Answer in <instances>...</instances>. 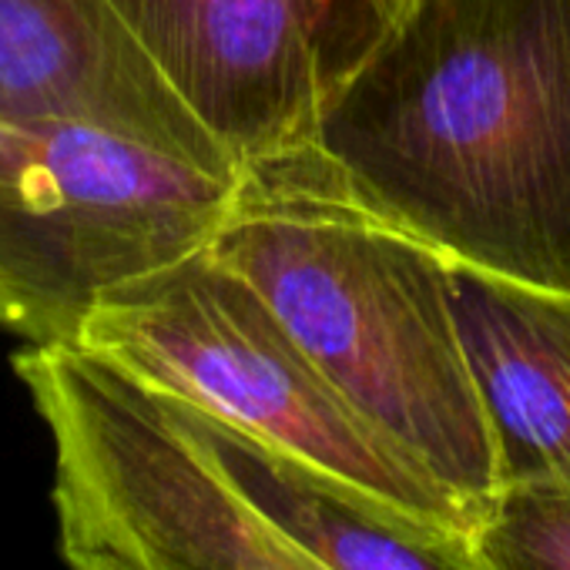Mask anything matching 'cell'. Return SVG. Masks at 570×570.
<instances>
[{"instance_id": "cell-1", "label": "cell", "mask_w": 570, "mask_h": 570, "mask_svg": "<svg viewBox=\"0 0 570 570\" xmlns=\"http://www.w3.org/2000/svg\"><path fill=\"white\" fill-rule=\"evenodd\" d=\"M313 141L450 262L570 293V0H396Z\"/></svg>"}, {"instance_id": "cell-3", "label": "cell", "mask_w": 570, "mask_h": 570, "mask_svg": "<svg viewBox=\"0 0 570 570\" xmlns=\"http://www.w3.org/2000/svg\"><path fill=\"white\" fill-rule=\"evenodd\" d=\"M78 346L289 456L386 523L436 547H466V510L333 386L208 248L111 289Z\"/></svg>"}, {"instance_id": "cell-9", "label": "cell", "mask_w": 570, "mask_h": 570, "mask_svg": "<svg viewBox=\"0 0 570 570\" xmlns=\"http://www.w3.org/2000/svg\"><path fill=\"white\" fill-rule=\"evenodd\" d=\"M466 550L480 570H570V493H503Z\"/></svg>"}, {"instance_id": "cell-8", "label": "cell", "mask_w": 570, "mask_h": 570, "mask_svg": "<svg viewBox=\"0 0 570 570\" xmlns=\"http://www.w3.org/2000/svg\"><path fill=\"white\" fill-rule=\"evenodd\" d=\"M450 296L503 493H570V293L450 262Z\"/></svg>"}, {"instance_id": "cell-4", "label": "cell", "mask_w": 570, "mask_h": 570, "mask_svg": "<svg viewBox=\"0 0 570 570\" xmlns=\"http://www.w3.org/2000/svg\"><path fill=\"white\" fill-rule=\"evenodd\" d=\"M14 373L55 443L71 570H336L255 507L178 400L81 346H24Z\"/></svg>"}, {"instance_id": "cell-2", "label": "cell", "mask_w": 570, "mask_h": 570, "mask_svg": "<svg viewBox=\"0 0 570 570\" xmlns=\"http://www.w3.org/2000/svg\"><path fill=\"white\" fill-rule=\"evenodd\" d=\"M333 386L473 520L503 497L493 423L460 340L450 258L303 141L245 161L208 245Z\"/></svg>"}, {"instance_id": "cell-5", "label": "cell", "mask_w": 570, "mask_h": 570, "mask_svg": "<svg viewBox=\"0 0 570 570\" xmlns=\"http://www.w3.org/2000/svg\"><path fill=\"white\" fill-rule=\"evenodd\" d=\"M238 171L65 118H0V330L78 346L125 282L208 248Z\"/></svg>"}, {"instance_id": "cell-6", "label": "cell", "mask_w": 570, "mask_h": 570, "mask_svg": "<svg viewBox=\"0 0 570 570\" xmlns=\"http://www.w3.org/2000/svg\"><path fill=\"white\" fill-rule=\"evenodd\" d=\"M111 8L242 168L316 138L326 91L396 0H111Z\"/></svg>"}, {"instance_id": "cell-7", "label": "cell", "mask_w": 570, "mask_h": 570, "mask_svg": "<svg viewBox=\"0 0 570 570\" xmlns=\"http://www.w3.org/2000/svg\"><path fill=\"white\" fill-rule=\"evenodd\" d=\"M0 118L85 121L238 171L228 148L131 38L111 0H0Z\"/></svg>"}]
</instances>
